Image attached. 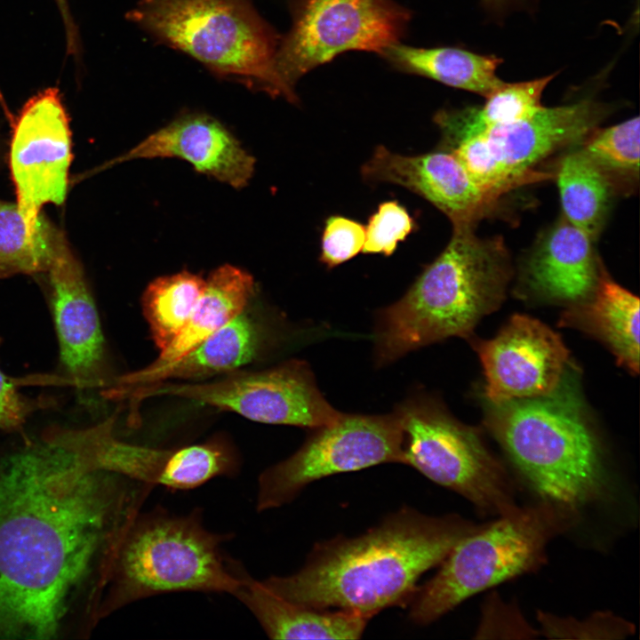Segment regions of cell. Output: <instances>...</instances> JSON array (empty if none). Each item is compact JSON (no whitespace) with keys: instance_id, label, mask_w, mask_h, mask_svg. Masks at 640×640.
Here are the masks:
<instances>
[{"instance_id":"cell-15","label":"cell","mask_w":640,"mask_h":640,"mask_svg":"<svg viewBox=\"0 0 640 640\" xmlns=\"http://www.w3.org/2000/svg\"><path fill=\"white\" fill-rule=\"evenodd\" d=\"M362 175L369 181L399 185L418 194L444 212L453 229H473L497 202L447 150L402 156L379 146L363 165Z\"/></svg>"},{"instance_id":"cell-4","label":"cell","mask_w":640,"mask_h":640,"mask_svg":"<svg viewBox=\"0 0 640 640\" xmlns=\"http://www.w3.org/2000/svg\"><path fill=\"white\" fill-rule=\"evenodd\" d=\"M230 533L208 530L196 508L134 513L109 552L95 620L141 599L172 592L235 596L246 570L226 554Z\"/></svg>"},{"instance_id":"cell-8","label":"cell","mask_w":640,"mask_h":640,"mask_svg":"<svg viewBox=\"0 0 640 640\" xmlns=\"http://www.w3.org/2000/svg\"><path fill=\"white\" fill-rule=\"evenodd\" d=\"M403 431V462L469 500L501 516L517 505L509 477L476 430L452 418L435 398L416 395L396 407Z\"/></svg>"},{"instance_id":"cell-24","label":"cell","mask_w":640,"mask_h":640,"mask_svg":"<svg viewBox=\"0 0 640 640\" xmlns=\"http://www.w3.org/2000/svg\"><path fill=\"white\" fill-rule=\"evenodd\" d=\"M555 76L505 83L486 97L483 106L440 110L435 115L434 121L441 130L444 145L531 116L543 107L542 92Z\"/></svg>"},{"instance_id":"cell-36","label":"cell","mask_w":640,"mask_h":640,"mask_svg":"<svg viewBox=\"0 0 640 640\" xmlns=\"http://www.w3.org/2000/svg\"><path fill=\"white\" fill-rule=\"evenodd\" d=\"M4 276H5V274H4L3 268H2L1 266H0V277H4Z\"/></svg>"},{"instance_id":"cell-16","label":"cell","mask_w":640,"mask_h":640,"mask_svg":"<svg viewBox=\"0 0 640 640\" xmlns=\"http://www.w3.org/2000/svg\"><path fill=\"white\" fill-rule=\"evenodd\" d=\"M176 158L196 172L240 189L249 184L255 158L219 120L204 113H184L148 134L112 164Z\"/></svg>"},{"instance_id":"cell-29","label":"cell","mask_w":640,"mask_h":640,"mask_svg":"<svg viewBox=\"0 0 640 640\" xmlns=\"http://www.w3.org/2000/svg\"><path fill=\"white\" fill-rule=\"evenodd\" d=\"M445 147L474 182L496 199L523 185L495 158L482 133L463 138Z\"/></svg>"},{"instance_id":"cell-2","label":"cell","mask_w":640,"mask_h":640,"mask_svg":"<svg viewBox=\"0 0 640 640\" xmlns=\"http://www.w3.org/2000/svg\"><path fill=\"white\" fill-rule=\"evenodd\" d=\"M479 526L455 514L432 516L404 507L361 535L318 542L298 572L262 582L293 603L372 619L408 604L420 577Z\"/></svg>"},{"instance_id":"cell-30","label":"cell","mask_w":640,"mask_h":640,"mask_svg":"<svg viewBox=\"0 0 640 640\" xmlns=\"http://www.w3.org/2000/svg\"><path fill=\"white\" fill-rule=\"evenodd\" d=\"M539 633L549 638L620 639L633 634L634 625L612 612L592 614L585 620L560 618L539 612Z\"/></svg>"},{"instance_id":"cell-13","label":"cell","mask_w":640,"mask_h":640,"mask_svg":"<svg viewBox=\"0 0 640 640\" xmlns=\"http://www.w3.org/2000/svg\"><path fill=\"white\" fill-rule=\"evenodd\" d=\"M492 404L552 392L569 366L561 338L541 322L515 315L500 332L476 347Z\"/></svg>"},{"instance_id":"cell-1","label":"cell","mask_w":640,"mask_h":640,"mask_svg":"<svg viewBox=\"0 0 640 640\" xmlns=\"http://www.w3.org/2000/svg\"><path fill=\"white\" fill-rule=\"evenodd\" d=\"M152 487L42 436L0 463V638H55ZM100 588V587H99Z\"/></svg>"},{"instance_id":"cell-18","label":"cell","mask_w":640,"mask_h":640,"mask_svg":"<svg viewBox=\"0 0 640 640\" xmlns=\"http://www.w3.org/2000/svg\"><path fill=\"white\" fill-rule=\"evenodd\" d=\"M255 283L245 270L224 264L205 279L202 296L177 336L147 367L110 380L109 386L132 387L148 384L199 343L245 310L253 296Z\"/></svg>"},{"instance_id":"cell-11","label":"cell","mask_w":640,"mask_h":640,"mask_svg":"<svg viewBox=\"0 0 640 640\" xmlns=\"http://www.w3.org/2000/svg\"><path fill=\"white\" fill-rule=\"evenodd\" d=\"M292 24L276 66L292 91L303 75L340 52L383 53L404 34L410 13L391 0H292Z\"/></svg>"},{"instance_id":"cell-35","label":"cell","mask_w":640,"mask_h":640,"mask_svg":"<svg viewBox=\"0 0 640 640\" xmlns=\"http://www.w3.org/2000/svg\"><path fill=\"white\" fill-rule=\"evenodd\" d=\"M508 1V0H484V3L490 7H499Z\"/></svg>"},{"instance_id":"cell-7","label":"cell","mask_w":640,"mask_h":640,"mask_svg":"<svg viewBox=\"0 0 640 640\" xmlns=\"http://www.w3.org/2000/svg\"><path fill=\"white\" fill-rule=\"evenodd\" d=\"M577 519L578 515L540 500L480 525L452 548L433 578L417 588L409 618L428 625L475 594L533 572L545 562L548 542Z\"/></svg>"},{"instance_id":"cell-26","label":"cell","mask_w":640,"mask_h":640,"mask_svg":"<svg viewBox=\"0 0 640 640\" xmlns=\"http://www.w3.org/2000/svg\"><path fill=\"white\" fill-rule=\"evenodd\" d=\"M205 279L183 270L154 279L145 289L141 306L151 338L159 350L180 332L202 296Z\"/></svg>"},{"instance_id":"cell-17","label":"cell","mask_w":640,"mask_h":640,"mask_svg":"<svg viewBox=\"0 0 640 640\" xmlns=\"http://www.w3.org/2000/svg\"><path fill=\"white\" fill-rule=\"evenodd\" d=\"M606 107L593 100L559 107H541L512 124L482 133L495 158L524 185L549 179L533 167L559 149L575 145L595 130Z\"/></svg>"},{"instance_id":"cell-10","label":"cell","mask_w":640,"mask_h":640,"mask_svg":"<svg viewBox=\"0 0 640 640\" xmlns=\"http://www.w3.org/2000/svg\"><path fill=\"white\" fill-rule=\"evenodd\" d=\"M312 430L293 454L260 475L258 512L290 503L322 478L403 462V431L395 411L382 415L341 413L334 422Z\"/></svg>"},{"instance_id":"cell-33","label":"cell","mask_w":640,"mask_h":640,"mask_svg":"<svg viewBox=\"0 0 640 640\" xmlns=\"http://www.w3.org/2000/svg\"><path fill=\"white\" fill-rule=\"evenodd\" d=\"M1 342V339H0ZM48 404L45 399H33L23 396L16 388L14 380L0 369V429L20 430L28 417Z\"/></svg>"},{"instance_id":"cell-20","label":"cell","mask_w":640,"mask_h":640,"mask_svg":"<svg viewBox=\"0 0 640 640\" xmlns=\"http://www.w3.org/2000/svg\"><path fill=\"white\" fill-rule=\"evenodd\" d=\"M272 639H358L371 618L337 610L315 609L284 599L247 572L235 594Z\"/></svg>"},{"instance_id":"cell-28","label":"cell","mask_w":640,"mask_h":640,"mask_svg":"<svg viewBox=\"0 0 640 640\" xmlns=\"http://www.w3.org/2000/svg\"><path fill=\"white\" fill-rule=\"evenodd\" d=\"M640 119L632 117L605 129H595L585 140L583 151L614 182L637 178Z\"/></svg>"},{"instance_id":"cell-31","label":"cell","mask_w":640,"mask_h":640,"mask_svg":"<svg viewBox=\"0 0 640 640\" xmlns=\"http://www.w3.org/2000/svg\"><path fill=\"white\" fill-rule=\"evenodd\" d=\"M364 228L365 239L362 251L390 256L398 243L413 231L415 225L403 205L397 201H387L379 205Z\"/></svg>"},{"instance_id":"cell-32","label":"cell","mask_w":640,"mask_h":640,"mask_svg":"<svg viewBox=\"0 0 640 640\" xmlns=\"http://www.w3.org/2000/svg\"><path fill=\"white\" fill-rule=\"evenodd\" d=\"M365 228L351 219L333 215L325 221L320 261L332 268L352 259L363 250Z\"/></svg>"},{"instance_id":"cell-3","label":"cell","mask_w":640,"mask_h":640,"mask_svg":"<svg viewBox=\"0 0 640 640\" xmlns=\"http://www.w3.org/2000/svg\"><path fill=\"white\" fill-rule=\"evenodd\" d=\"M510 276L500 237L482 239L473 229H453L449 244L406 293L379 311L377 365L449 337L468 336L484 316L500 306Z\"/></svg>"},{"instance_id":"cell-5","label":"cell","mask_w":640,"mask_h":640,"mask_svg":"<svg viewBox=\"0 0 640 640\" xmlns=\"http://www.w3.org/2000/svg\"><path fill=\"white\" fill-rule=\"evenodd\" d=\"M568 369L547 395L491 403L486 423L540 500L579 515L605 495L609 476Z\"/></svg>"},{"instance_id":"cell-21","label":"cell","mask_w":640,"mask_h":640,"mask_svg":"<svg viewBox=\"0 0 640 640\" xmlns=\"http://www.w3.org/2000/svg\"><path fill=\"white\" fill-rule=\"evenodd\" d=\"M596 335L618 362L639 371V299L602 271L593 294L568 312L564 319Z\"/></svg>"},{"instance_id":"cell-12","label":"cell","mask_w":640,"mask_h":640,"mask_svg":"<svg viewBox=\"0 0 640 640\" xmlns=\"http://www.w3.org/2000/svg\"><path fill=\"white\" fill-rule=\"evenodd\" d=\"M68 118L57 88L38 92L22 108L10 152L17 205L31 228L38 226L44 204L66 197L71 161Z\"/></svg>"},{"instance_id":"cell-25","label":"cell","mask_w":640,"mask_h":640,"mask_svg":"<svg viewBox=\"0 0 640 640\" xmlns=\"http://www.w3.org/2000/svg\"><path fill=\"white\" fill-rule=\"evenodd\" d=\"M556 179L564 218L594 240L603 227L614 184L582 148L561 159Z\"/></svg>"},{"instance_id":"cell-14","label":"cell","mask_w":640,"mask_h":640,"mask_svg":"<svg viewBox=\"0 0 640 640\" xmlns=\"http://www.w3.org/2000/svg\"><path fill=\"white\" fill-rule=\"evenodd\" d=\"M46 272L63 370L77 388L107 387L105 340L96 304L62 235Z\"/></svg>"},{"instance_id":"cell-22","label":"cell","mask_w":640,"mask_h":640,"mask_svg":"<svg viewBox=\"0 0 640 640\" xmlns=\"http://www.w3.org/2000/svg\"><path fill=\"white\" fill-rule=\"evenodd\" d=\"M383 54L397 68L484 96L504 84L496 75L501 60L454 47L418 48L397 43Z\"/></svg>"},{"instance_id":"cell-9","label":"cell","mask_w":640,"mask_h":640,"mask_svg":"<svg viewBox=\"0 0 640 640\" xmlns=\"http://www.w3.org/2000/svg\"><path fill=\"white\" fill-rule=\"evenodd\" d=\"M160 396L195 401L257 422L310 429L331 424L342 413L325 400L308 364L299 360L255 372H231L214 381L162 380L122 389L132 405Z\"/></svg>"},{"instance_id":"cell-6","label":"cell","mask_w":640,"mask_h":640,"mask_svg":"<svg viewBox=\"0 0 640 640\" xmlns=\"http://www.w3.org/2000/svg\"><path fill=\"white\" fill-rule=\"evenodd\" d=\"M127 18L219 77L298 101L276 70L280 37L252 0H139Z\"/></svg>"},{"instance_id":"cell-27","label":"cell","mask_w":640,"mask_h":640,"mask_svg":"<svg viewBox=\"0 0 640 640\" xmlns=\"http://www.w3.org/2000/svg\"><path fill=\"white\" fill-rule=\"evenodd\" d=\"M60 236L43 215L31 229L17 204L0 200V266L5 276L46 272Z\"/></svg>"},{"instance_id":"cell-23","label":"cell","mask_w":640,"mask_h":640,"mask_svg":"<svg viewBox=\"0 0 640 640\" xmlns=\"http://www.w3.org/2000/svg\"><path fill=\"white\" fill-rule=\"evenodd\" d=\"M261 342L259 326L244 311L157 373L149 383L170 380H199L234 372L257 356Z\"/></svg>"},{"instance_id":"cell-19","label":"cell","mask_w":640,"mask_h":640,"mask_svg":"<svg viewBox=\"0 0 640 640\" xmlns=\"http://www.w3.org/2000/svg\"><path fill=\"white\" fill-rule=\"evenodd\" d=\"M591 237L564 218L536 244L527 263L529 287L548 300L580 303L596 290L603 270Z\"/></svg>"},{"instance_id":"cell-34","label":"cell","mask_w":640,"mask_h":640,"mask_svg":"<svg viewBox=\"0 0 640 640\" xmlns=\"http://www.w3.org/2000/svg\"><path fill=\"white\" fill-rule=\"evenodd\" d=\"M54 1L63 22L68 52V53L76 56L79 52V36L77 27L70 12L68 2V0Z\"/></svg>"}]
</instances>
